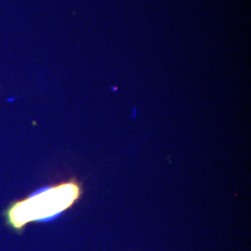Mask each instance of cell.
I'll list each match as a JSON object with an SVG mask.
<instances>
[{
    "instance_id": "obj_1",
    "label": "cell",
    "mask_w": 251,
    "mask_h": 251,
    "mask_svg": "<svg viewBox=\"0 0 251 251\" xmlns=\"http://www.w3.org/2000/svg\"><path fill=\"white\" fill-rule=\"evenodd\" d=\"M82 195L81 181L75 178L65 179L11 203L5 212L7 224L21 233L30 223L50 221L61 215L75 206Z\"/></svg>"
}]
</instances>
